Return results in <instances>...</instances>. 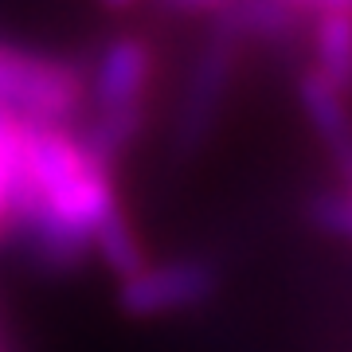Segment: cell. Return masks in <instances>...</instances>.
<instances>
[{
    "mask_svg": "<svg viewBox=\"0 0 352 352\" xmlns=\"http://www.w3.org/2000/svg\"><path fill=\"white\" fill-rule=\"evenodd\" d=\"M305 39H309V55L314 63L309 71L333 82L340 94L352 90V8H329V12H317L305 28Z\"/></svg>",
    "mask_w": 352,
    "mask_h": 352,
    "instance_id": "cell-7",
    "label": "cell"
},
{
    "mask_svg": "<svg viewBox=\"0 0 352 352\" xmlns=\"http://www.w3.org/2000/svg\"><path fill=\"white\" fill-rule=\"evenodd\" d=\"M82 106H87V75L78 67L43 51L0 43V110L4 113L24 122L71 126Z\"/></svg>",
    "mask_w": 352,
    "mask_h": 352,
    "instance_id": "cell-1",
    "label": "cell"
},
{
    "mask_svg": "<svg viewBox=\"0 0 352 352\" xmlns=\"http://www.w3.org/2000/svg\"><path fill=\"white\" fill-rule=\"evenodd\" d=\"M20 138H24V118L0 110V239L8 235V196H12V176L20 161Z\"/></svg>",
    "mask_w": 352,
    "mask_h": 352,
    "instance_id": "cell-10",
    "label": "cell"
},
{
    "mask_svg": "<svg viewBox=\"0 0 352 352\" xmlns=\"http://www.w3.org/2000/svg\"><path fill=\"white\" fill-rule=\"evenodd\" d=\"M90 247H94V254L102 258V266H106L118 282H126V278L141 274V270L149 266L145 247H141L133 223H129L126 212H122V204H118V208H110V212H106V219L94 227V243H90Z\"/></svg>",
    "mask_w": 352,
    "mask_h": 352,
    "instance_id": "cell-8",
    "label": "cell"
},
{
    "mask_svg": "<svg viewBox=\"0 0 352 352\" xmlns=\"http://www.w3.org/2000/svg\"><path fill=\"white\" fill-rule=\"evenodd\" d=\"M219 270L208 258H173L145 266L118 286V305L129 317H164L180 309H200L219 294Z\"/></svg>",
    "mask_w": 352,
    "mask_h": 352,
    "instance_id": "cell-4",
    "label": "cell"
},
{
    "mask_svg": "<svg viewBox=\"0 0 352 352\" xmlns=\"http://www.w3.org/2000/svg\"><path fill=\"white\" fill-rule=\"evenodd\" d=\"M208 24L223 28L243 51L247 47L282 51V47H294L298 39H305V16L294 12L282 0H231Z\"/></svg>",
    "mask_w": 352,
    "mask_h": 352,
    "instance_id": "cell-6",
    "label": "cell"
},
{
    "mask_svg": "<svg viewBox=\"0 0 352 352\" xmlns=\"http://www.w3.org/2000/svg\"><path fill=\"white\" fill-rule=\"evenodd\" d=\"M157 82V47L149 36L118 32L102 43L87 82L90 113H149V94Z\"/></svg>",
    "mask_w": 352,
    "mask_h": 352,
    "instance_id": "cell-3",
    "label": "cell"
},
{
    "mask_svg": "<svg viewBox=\"0 0 352 352\" xmlns=\"http://www.w3.org/2000/svg\"><path fill=\"white\" fill-rule=\"evenodd\" d=\"M344 192H349V188H344ZM349 196H352V192H349Z\"/></svg>",
    "mask_w": 352,
    "mask_h": 352,
    "instance_id": "cell-14",
    "label": "cell"
},
{
    "mask_svg": "<svg viewBox=\"0 0 352 352\" xmlns=\"http://www.w3.org/2000/svg\"><path fill=\"white\" fill-rule=\"evenodd\" d=\"M106 12H126V8H133V4H141V0H98Z\"/></svg>",
    "mask_w": 352,
    "mask_h": 352,
    "instance_id": "cell-13",
    "label": "cell"
},
{
    "mask_svg": "<svg viewBox=\"0 0 352 352\" xmlns=\"http://www.w3.org/2000/svg\"><path fill=\"white\" fill-rule=\"evenodd\" d=\"M305 219H309L317 231H325V235L352 239V196L344 188L314 192L309 204H305Z\"/></svg>",
    "mask_w": 352,
    "mask_h": 352,
    "instance_id": "cell-9",
    "label": "cell"
},
{
    "mask_svg": "<svg viewBox=\"0 0 352 352\" xmlns=\"http://www.w3.org/2000/svg\"><path fill=\"white\" fill-rule=\"evenodd\" d=\"M153 4H157L161 16H173V20H196V16L215 20L231 0H153Z\"/></svg>",
    "mask_w": 352,
    "mask_h": 352,
    "instance_id": "cell-11",
    "label": "cell"
},
{
    "mask_svg": "<svg viewBox=\"0 0 352 352\" xmlns=\"http://www.w3.org/2000/svg\"><path fill=\"white\" fill-rule=\"evenodd\" d=\"M298 106H302L309 129L317 133V141L329 149L333 164L340 173V188L352 192V106L349 94H340L333 82L305 67L298 75Z\"/></svg>",
    "mask_w": 352,
    "mask_h": 352,
    "instance_id": "cell-5",
    "label": "cell"
},
{
    "mask_svg": "<svg viewBox=\"0 0 352 352\" xmlns=\"http://www.w3.org/2000/svg\"><path fill=\"white\" fill-rule=\"evenodd\" d=\"M243 47L227 36L223 28L208 24L200 47L192 55L188 75L180 82V98H176L173 113V149L176 157H196L215 133L219 118L227 106V90L235 78Z\"/></svg>",
    "mask_w": 352,
    "mask_h": 352,
    "instance_id": "cell-2",
    "label": "cell"
},
{
    "mask_svg": "<svg viewBox=\"0 0 352 352\" xmlns=\"http://www.w3.org/2000/svg\"><path fill=\"white\" fill-rule=\"evenodd\" d=\"M282 4H289L294 12H329V8H352V0H282Z\"/></svg>",
    "mask_w": 352,
    "mask_h": 352,
    "instance_id": "cell-12",
    "label": "cell"
}]
</instances>
